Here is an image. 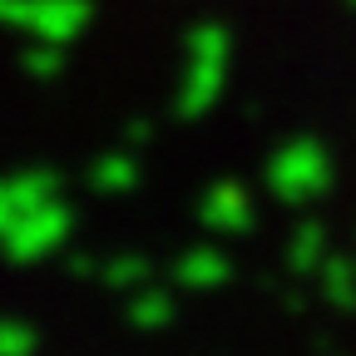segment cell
<instances>
[{
    "label": "cell",
    "instance_id": "cell-19",
    "mask_svg": "<svg viewBox=\"0 0 356 356\" xmlns=\"http://www.w3.org/2000/svg\"><path fill=\"white\" fill-rule=\"evenodd\" d=\"M346 6H351V10H356V0H346Z\"/></svg>",
    "mask_w": 356,
    "mask_h": 356
},
{
    "label": "cell",
    "instance_id": "cell-14",
    "mask_svg": "<svg viewBox=\"0 0 356 356\" xmlns=\"http://www.w3.org/2000/svg\"><path fill=\"white\" fill-rule=\"evenodd\" d=\"M20 65H25V74H30V79H60V70H65V44L30 35V44H25Z\"/></svg>",
    "mask_w": 356,
    "mask_h": 356
},
{
    "label": "cell",
    "instance_id": "cell-18",
    "mask_svg": "<svg viewBox=\"0 0 356 356\" xmlns=\"http://www.w3.org/2000/svg\"><path fill=\"white\" fill-rule=\"evenodd\" d=\"M149 134H154V124H149V119H129V129H124V144H129V149H139V144L149 139Z\"/></svg>",
    "mask_w": 356,
    "mask_h": 356
},
{
    "label": "cell",
    "instance_id": "cell-16",
    "mask_svg": "<svg viewBox=\"0 0 356 356\" xmlns=\"http://www.w3.org/2000/svg\"><path fill=\"white\" fill-rule=\"evenodd\" d=\"M99 273H104V262H99V257H89V252L70 257V277H79V282H99Z\"/></svg>",
    "mask_w": 356,
    "mask_h": 356
},
{
    "label": "cell",
    "instance_id": "cell-11",
    "mask_svg": "<svg viewBox=\"0 0 356 356\" xmlns=\"http://www.w3.org/2000/svg\"><path fill=\"white\" fill-rule=\"evenodd\" d=\"M6 188L15 198V208L30 213V208H44L50 198H60V173H50V168H20V173L6 178Z\"/></svg>",
    "mask_w": 356,
    "mask_h": 356
},
{
    "label": "cell",
    "instance_id": "cell-6",
    "mask_svg": "<svg viewBox=\"0 0 356 356\" xmlns=\"http://www.w3.org/2000/svg\"><path fill=\"white\" fill-rule=\"evenodd\" d=\"M222 70L228 65H208V60H188V74H184V89H178V119H203L218 95H222Z\"/></svg>",
    "mask_w": 356,
    "mask_h": 356
},
{
    "label": "cell",
    "instance_id": "cell-7",
    "mask_svg": "<svg viewBox=\"0 0 356 356\" xmlns=\"http://www.w3.org/2000/svg\"><path fill=\"white\" fill-rule=\"evenodd\" d=\"M327 257H332L327 222H317V218L297 222V233L287 238V273H292V277H317V267H322Z\"/></svg>",
    "mask_w": 356,
    "mask_h": 356
},
{
    "label": "cell",
    "instance_id": "cell-2",
    "mask_svg": "<svg viewBox=\"0 0 356 356\" xmlns=\"http://www.w3.org/2000/svg\"><path fill=\"white\" fill-rule=\"evenodd\" d=\"M70 233H74V208H70L65 198H50L44 208L20 213L10 228L0 233V252L25 267V262H40V257L60 252V248L70 243Z\"/></svg>",
    "mask_w": 356,
    "mask_h": 356
},
{
    "label": "cell",
    "instance_id": "cell-8",
    "mask_svg": "<svg viewBox=\"0 0 356 356\" xmlns=\"http://www.w3.org/2000/svg\"><path fill=\"white\" fill-rule=\"evenodd\" d=\"M134 184H139V159H134V149H109V154H99L89 163V188L99 198H119Z\"/></svg>",
    "mask_w": 356,
    "mask_h": 356
},
{
    "label": "cell",
    "instance_id": "cell-3",
    "mask_svg": "<svg viewBox=\"0 0 356 356\" xmlns=\"http://www.w3.org/2000/svg\"><path fill=\"white\" fill-rule=\"evenodd\" d=\"M198 222L218 238H243L252 233V198L238 178H218V184L198 198Z\"/></svg>",
    "mask_w": 356,
    "mask_h": 356
},
{
    "label": "cell",
    "instance_id": "cell-5",
    "mask_svg": "<svg viewBox=\"0 0 356 356\" xmlns=\"http://www.w3.org/2000/svg\"><path fill=\"white\" fill-rule=\"evenodd\" d=\"M84 25H89V0H35L25 35H40V40L70 44Z\"/></svg>",
    "mask_w": 356,
    "mask_h": 356
},
{
    "label": "cell",
    "instance_id": "cell-12",
    "mask_svg": "<svg viewBox=\"0 0 356 356\" xmlns=\"http://www.w3.org/2000/svg\"><path fill=\"white\" fill-rule=\"evenodd\" d=\"M149 277H154V262L139 257V252L104 257V273H99V282L114 287V292H139V287H149Z\"/></svg>",
    "mask_w": 356,
    "mask_h": 356
},
{
    "label": "cell",
    "instance_id": "cell-17",
    "mask_svg": "<svg viewBox=\"0 0 356 356\" xmlns=\"http://www.w3.org/2000/svg\"><path fill=\"white\" fill-rule=\"evenodd\" d=\"M15 218H20V208H15V198H10V188H6V178H0V233H6Z\"/></svg>",
    "mask_w": 356,
    "mask_h": 356
},
{
    "label": "cell",
    "instance_id": "cell-13",
    "mask_svg": "<svg viewBox=\"0 0 356 356\" xmlns=\"http://www.w3.org/2000/svg\"><path fill=\"white\" fill-rule=\"evenodd\" d=\"M228 55H233V35H228V25H193L188 30V60H208V65H228Z\"/></svg>",
    "mask_w": 356,
    "mask_h": 356
},
{
    "label": "cell",
    "instance_id": "cell-4",
    "mask_svg": "<svg viewBox=\"0 0 356 356\" xmlns=\"http://www.w3.org/2000/svg\"><path fill=\"white\" fill-rule=\"evenodd\" d=\"M228 282H233V257L213 243L178 252V262H173V287H184V292H218Z\"/></svg>",
    "mask_w": 356,
    "mask_h": 356
},
{
    "label": "cell",
    "instance_id": "cell-10",
    "mask_svg": "<svg viewBox=\"0 0 356 356\" xmlns=\"http://www.w3.org/2000/svg\"><path fill=\"white\" fill-rule=\"evenodd\" d=\"M173 317H178L173 292H163V287H154V282L129 297V327H134V332H163V327H173Z\"/></svg>",
    "mask_w": 356,
    "mask_h": 356
},
{
    "label": "cell",
    "instance_id": "cell-15",
    "mask_svg": "<svg viewBox=\"0 0 356 356\" xmlns=\"http://www.w3.org/2000/svg\"><path fill=\"white\" fill-rule=\"evenodd\" d=\"M40 346V332L20 317H0V356H30Z\"/></svg>",
    "mask_w": 356,
    "mask_h": 356
},
{
    "label": "cell",
    "instance_id": "cell-1",
    "mask_svg": "<svg viewBox=\"0 0 356 356\" xmlns=\"http://www.w3.org/2000/svg\"><path fill=\"white\" fill-rule=\"evenodd\" d=\"M267 188H273L277 203L287 208H307L327 198L332 188V154L322 139H312V134H297V139H287L282 149H273V159H267Z\"/></svg>",
    "mask_w": 356,
    "mask_h": 356
},
{
    "label": "cell",
    "instance_id": "cell-9",
    "mask_svg": "<svg viewBox=\"0 0 356 356\" xmlns=\"http://www.w3.org/2000/svg\"><path fill=\"white\" fill-rule=\"evenodd\" d=\"M312 282H317V292H322V302H327L332 312H346V317L356 312V262H346V257L332 252V257L317 267V277H312Z\"/></svg>",
    "mask_w": 356,
    "mask_h": 356
}]
</instances>
